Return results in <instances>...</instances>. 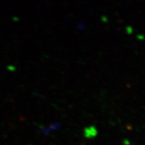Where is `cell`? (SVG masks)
Segmentation results:
<instances>
[{"label": "cell", "instance_id": "6da1fadb", "mask_svg": "<svg viewBox=\"0 0 145 145\" xmlns=\"http://www.w3.org/2000/svg\"><path fill=\"white\" fill-rule=\"evenodd\" d=\"M97 134V130L95 126H91L84 129V135L86 138H94Z\"/></svg>", "mask_w": 145, "mask_h": 145}]
</instances>
